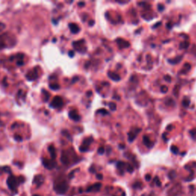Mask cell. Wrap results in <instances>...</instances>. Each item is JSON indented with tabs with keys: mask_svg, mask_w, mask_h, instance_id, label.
<instances>
[{
	"mask_svg": "<svg viewBox=\"0 0 196 196\" xmlns=\"http://www.w3.org/2000/svg\"><path fill=\"white\" fill-rule=\"evenodd\" d=\"M127 170L129 172H133V167L131 166V165H127Z\"/></svg>",
	"mask_w": 196,
	"mask_h": 196,
	"instance_id": "obj_22",
	"label": "cell"
},
{
	"mask_svg": "<svg viewBox=\"0 0 196 196\" xmlns=\"http://www.w3.org/2000/svg\"><path fill=\"white\" fill-rule=\"evenodd\" d=\"M84 4H85V3H84V2H79V3H78V5H79V6H84Z\"/></svg>",
	"mask_w": 196,
	"mask_h": 196,
	"instance_id": "obj_38",
	"label": "cell"
},
{
	"mask_svg": "<svg viewBox=\"0 0 196 196\" xmlns=\"http://www.w3.org/2000/svg\"><path fill=\"white\" fill-rule=\"evenodd\" d=\"M190 133L192 134V137H194V138L196 139V130H192V131H190Z\"/></svg>",
	"mask_w": 196,
	"mask_h": 196,
	"instance_id": "obj_26",
	"label": "cell"
},
{
	"mask_svg": "<svg viewBox=\"0 0 196 196\" xmlns=\"http://www.w3.org/2000/svg\"><path fill=\"white\" fill-rule=\"evenodd\" d=\"M164 79L167 81H171V77L169 76V75H166V76L164 77Z\"/></svg>",
	"mask_w": 196,
	"mask_h": 196,
	"instance_id": "obj_29",
	"label": "cell"
},
{
	"mask_svg": "<svg viewBox=\"0 0 196 196\" xmlns=\"http://www.w3.org/2000/svg\"><path fill=\"white\" fill-rule=\"evenodd\" d=\"M166 103L167 105H172V104H175L174 100H173L172 99H171V98H168L167 100L166 101Z\"/></svg>",
	"mask_w": 196,
	"mask_h": 196,
	"instance_id": "obj_21",
	"label": "cell"
},
{
	"mask_svg": "<svg viewBox=\"0 0 196 196\" xmlns=\"http://www.w3.org/2000/svg\"><path fill=\"white\" fill-rule=\"evenodd\" d=\"M109 107H110L111 110H116V109H117V104L115 103H110L109 104Z\"/></svg>",
	"mask_w": 196,
	"mask_h": 196,
	"instance_id": "obj_19",
	"label": "cell"
},
{
	"mask_svg": "<svg viewBox=\"0 0 196 196\" xmlns=\"http://www.w3.org/2000/svg\"><path fill=\"white\" fill-rule=\"evenodd\" d=\"M108 76H109V78H110L111 79L114 80V81H118L120 80V77L119 76V75H117V74L110 72V71H109L108 72Z\"/></svg>",
	"mask_w": 196,
	"mask_h": 196,
	"instance_id": "obj_10",
	"label": "cell"
},
{
	"mask_svg": "<svg viewBox=\"0 0 196 196\" xmlns=\"http://www.w3.org/2000/svg\"><path fill=\"white\" fill-rule=\"evenodd\" d=\"M3 172L9 173L11 175V169L9 166H4V167H0V175L2 174Z\"/></svg>",
	"mask_w": 196,
	"mask_h": 196,
	"instance_id": "obj_12",
	"label": "cell"
},
{
	"mask_svg": "<svg viewBox=\"0 0 196 196\" xmlns=\"http://www.w3.org/2000/svg\"><path fill=\"white\" fill-rule=\"evenodd\" d=\"M68 185L66 181H62V182H58L55 183L54 185V190L59 195H63L68 191Z\"/></svg>",
	"mask_w": 196,
	"mask_h": 196,
	"instance_id": "obj_2",
	"label": "cell"
},
{
	"mask_svg": "<svg viewBox=\"0 0 196 196\" xmlns=\"http://www.w3.org/2000/svg\"><path fill=\"white\" fill-rule=\"evenodd\" d=\"M97 177L98 179H103V176H102V175H100V174H98L97 176Z\"/></svg>",
	"mask_w": 196,
	"mask_h": 196,
	"instance_id": "obj_34",
	"label": "cell"
},
{
	"mask_svg": "<svg viewBox=\"0 0 196 196\" xmlns=\"http://www.w3.org/2000/svg\"><path fill=\"white\" fill-rule=\"evenodd\" d=\"M161 91L163 93H166L168 91V87L166 86H162L161 87Z\"/></svg>",
	"mask_w": 196,
	"mask_h": 196,
	"instance_id": "obj_24",
	"label": "cell"
},
{
	"mask_svg": "<svg viewBox=\"0 0 196 196\" xmlns=\"http://www.w3.org/2000/svg\"><path fill=\"white\" fill-rule=\"evenodd\" d=\"M68 55H69L70 57L72 58V57H74V52L73 51H70L68 52Z\"/></svg>",
	"mask_w": 196,
	"mask_h": 196,
	"instance_id": "obj_31",
	"label": "cell"
},
{
	"mask_svg": "<svg viewBox=\"0 0 196 196\" xmlns=\"http://www.w3.org/2000/svg\"><path fill=\"white\" fill-rule=\"evenodd\" d=\"M15 139H16L17 141H22V137H20V136H15Z\"/></svg>",
	"mask_w": 196,
	"mask_h": 196,
	"instance_id": "obj_33",
	"label": "cell"
},
{
	"mask_svg": "<svg viewBox=\"0 0 196 196\" xmlns=\"http://www.w3.org/2000/svg\"><path fill=\"white\" fill-rule=\"evenodd\" d=\"M33 196H40V195H33Z\"/></svg>",
	"mask_w": 196,
	"mask_h": 196,
	"instance_id": "obj_41",
	"label": "cell"
},
{
	"mask_svg": "<svg viewBox=\"0 0 196 196\" xmlns=\"http://www.w3.org/2000/svg\"><path fill=\"white\" fill-rule=\"evenodd\" d=\"M154 181H155V182H156V183L157 184V185H158V186H159L160 185H161V183H160V182H159V178H158V177H156V178H155Z\"/></svg>",
	"mask_w": 196,
	"mask_h": 196,
	"instance_id": "obj_28",
	"label": "cell"
},
{
	"mask_svg": "<svg viewBox=\"0 0 196 196\" xmlns=\"http://www.w3.org/2000/svg\"><path fill=\"white\" fill-rule=\"evenodd\" d=\"M78 77H75V78H74V79H73V81H72V83H74V82H75V81H78Z\"/></svg>",
	"mask_w": 196,
	"mask_h": 196,
	"instance_id": "obj_36",
	"label": "cell"
},
{
	"mask_svg": "<svg viewBox=\"0 0 196 196\" xmlns=\"http://www.w3.org/2000/svg\"><path fill=\"white\" fill-rule=\"evenodd\" d=\"M50 106L53 108H60L63 106V100L60 97H55L52 102L51 103Z\"/></svg>",
	"mask_w": 196,
	"mask_h": 196,
	"instance_id": "obj_3",
	"label": "cell"
},
{
	"mask_svg": "<svg viewBox=\"0 0 196 196\" xmlns=\"http://www.w3.org/2000/svg\"><path fill=\"white\" fill-rule=\"evenodd\" d=\"M104 153V148L103 146L100 147L99 149H98V153H100V154H103V153Z\"/></svg>",
	"mask_w": 196,
	"mask_h": 196,
	"instance_id": "obj_25",
	"label": "cell"
},
{
	"mask_svg": "<svg viewBox=\"0 0 196 196\" xmlns=\"http://www.w3.org/2000/svg\"><path fill=\"white\" fill-rule=\"evenodd\" d=\"M69 117L71 120H74V121H78L81 119L79 114H78L76 110H71L69 112Z\"/></svg>",
	"mask_w": 196,
	"mask_h": 196,
	"instance_id": "obj_7",
	"label": "cell"
},
{
	"mask_svg": "<svg viewBox=\"0 0 196 196\" xmlns=\"http://www.w3.org/2000/svg\"><path fill=\"white\" fill-rule=\"evenodd\" d=\"M181 59H182V57H177V58H175V59H169L168 61L170 64H176L178 63V62L180 61Z\"/></svg>",
	"mask_w": 196,
	"mask_h": 196,
	"instance_id": "obj_15",
	"label": "cell"
},
{
	"mask_svg": "<svg viewBox=\"0 0 196 196\" xmlns=\"http://www.w3.org/2000/svg\"><path fill=\"white\" fill-rule=\"evenodd\" d=\"M145 179H146V181H150V179H151V176H150L149 174H147L146 177H145Z\"/></svg>",
	"mask_w": 196,
	"mask_h": 196,
	"instance_id": "obj_30",
	"label": "cell"
},
{
	"mask_svg": "<svg viewBox=\"0 0 196 196\" xmlns=\"http://www.w3.org/2000/svg\"><path fill=\"white\" fill-rule=\"evenodd\" d=\"M48 151L50 153L51 157L52 159H55V157H56V153H55V149L54 148L53 146H51L50 147H48Z\"/></svg>",
	"mask_w": 196,
	"mask_h": 196,
	"instance_id": "obj_11",
	"label": "cell"
},
{
	"mask_svg": "<svg viewBox=\"0 0 196 196\" xmlns=\"http://www.w3.org/2000/svg\"><path fill=\"white\" fill-rule=\"evenodd\" d=\"M97 113H101L103 114H107V111L104 109H101V110H99V111H97Z\"/></svg>",
	"mask_w": 196,
	"mask_h": 196,
	"instance_id": "obj_27",
	"label": "cell"
},
{
	"mask_svg": "<svg viewBox=\"0 0 196 196\" xmlns=\"http://www.w3.org/2000/svg\"><path fill=\"white\" fill-rule=\"evenodd\" d=\"M120 146H121L120 148H122V149L124 148V145H120Z\"/></svg>",
	"mask_w": 196,
	"mask_h": 196,
	"instance_id": "obj_40",
	"label": "cell"
},
{
	"mask_svg": "<svg viewBox=\"0 0 196 196\" xmlns=\"http://www.w3.org/2000/svg\"><path fill=\"white\" fill-rule=\"evenodd\" d=\"M189 46V42H182V43H181L180 45H179V48H180L181 49H185V48H187Z\"/></svg>",
	"mask_w": 196,
	"mask_h": 196,
	"instance_id": "obj_17",
	"label": "cell"
},
{
	"mask_svg": "<svg viewBox=\"0 0 196 196\" xmlns=\"http://www.w3.org/2000/svg\"><path fill=\"white\" fill-rule=\"evenodd\" d=\"M44 180H45V178H44V176L42 175H37L34 178L33 184L35 185L37 187H39V186H41L43 184Z\"/></svg>",
	"mask_w": 196,
	"mask_h": 196,
	"instance_id": "obj_5",
	"label": "cell"
},
{
	"mask_svg": "<svg viewBox=\"0 0 196 196\" xmlns=\"http://www.w3.org/2000/svg\"><path fill=\"white\" fill-rule=\"evenodd\" d=\"M91 95H92V92H91V91H88L87 96H91Z\"/></svg>",
	"mask_w": 196,
	"mask_h": 196,
	"instance_id": "obj_37",
	"label": "cell"
},
{
	"mask_svg": "<svg viewBox=\"0 0 196 196\" xmlns=\"http://www.w3.org/2000/svg\"><path fill=\"white\" fill-rule=\"evenodd\" d=\"M124 166H125V163H124L123 162H119V163H117V168H118V169H121Z\"/></svg>",
	"mask_w": 196,
	"mask_h": 196,
	"instance_id": "obj_23",
	"label": "cell"
},
{
	"mask_svg": "<svg viewBox=\"0 0 196 196\" xmlns=\"http://www.w3.org/2000/svg\"><path fill=\"white\" fill-rule=\"evenodd\" d=\"M49 87H50L51 89L53 90V91H57V90H58L60 88V86L58 85V84H51Z\"/></svg>",
	"mask_w": 196,
	"mask_h": 196,
	"instance_id": "obj_16",
	"label": "cell"
},
{
	"mask_svg": "<svg viewBox=\"0 0 196 196\" xmlns=\"http://www.w3.org/2000/svg\"><path fill=\"white\" fill-rule=\"evenodd\" d=\"M42 164H43V166H45V168H47L48 169H52L53 168H55V166H56V163H55L53 159H42Z\"/></svg>",
	"mask_w": 196,
	"mask_h": 196,
	"instance_id": "obj_4",
	"label": "cell"
},
{
	"mask_svg": "<svg viewBox=\"0 0 196 196\" xmlns=\"http://www.w3.org/2000/svg\"><path fill=\"white\" fill-rule=\"evenodd\" d=\"M158 9H159V11H162L164 9V6H162V5H159V6H158Z\"/></svg>",
	"mask_w": 196,
	"mask_h": 196,
	"instance_id": "obj_32",
	"label": "cell"
},
{
	"mask_svg": "<svg viewBox=\"0 0 196 196\" xmlns=\"http://www.w3.org/2000/svg\"><path fill=\"white\" fill-rule=\"evenodd\" d=\"M69 28H70V29H71V32H72V33H74V34L78 33V32L80 31V28L78 27V26L76 24L71 23V24H69Z\"/></svg>",
	"mask_w": 196,
	"mask_h": 196,
	"instance_id": "obj_9",
	"label": "cell"
},
{
	"mask_svg": "<svg viewBox=\"0 0 196 196\" xmlns=\"http://www.w3.org/2000/svg\"><path fill=\"white\" fill-rule=\"evenodd\" d=\"M94 20H91V21H90V22H89V24H90V25H91V26L94 25Z\"/></svg>",
	"mask_w": 196,
	"mask_h": 196,
	"instance_id": "obj_35",
	"label": "cell"
},
{
	"mask_svg": "<svg viewBox=\"0 0 196 196\" xmlns=\"http://www.w3.org/2000/svg\"><path fill=\"white\" fill-rule=\"evenodd\" d=\"M143 143H144V144L146 145V146H150V140L149 138L147 136H143Z\"/></svg>",
	"mask_w": 196,
	"mask_h": 196,
	"instance_id": "obj_14",
	"label": "cell"
},
{
	"mask_svg": "<svg viewBox=\"0 0 196 196\" xmlns=\"http://www.w3.org/2000/svg\"><path fill=\"white\" fill-rule=\"evenodd\" d=\"M24 182V178L23 176L16 177L15 176L11 174L7 179V185L9 189L12 192H16L18 186L20 184Z\"/></svg>",
	"mask_w": 196,
	"mask_h": 196,
	"instance_id": "obj_1",
	"label": "cell"
},
{
	"mask_svg": "<svg viewBox=\"0 0 196 196\" xmlns=\"http://www.w3.org/2000/svg\"><path fill=\"white\" fill-rule=\"evenodd\" d=\"M182 104H183L184 107H188L190 104V100L189 98H185L182 100Z\"/></svg>",
	"mask_w": 196,
	"mask_h": 196,
	"instance_id": "obj_18",
	"label": "cell"
},
{
	"mask_svg": "<svg viewBox=\"0 0 196 196\" xmlns=\"http://www.w3.org/2000/svg\"><path fill=\"white\" fill-rule=\"evenodd\" d=\"M138 133H133V132H130V133H128V140L130 142H133L134 140V139L136 136V134Z\"/></svg>",
	"mask_w": 196,
	"mask_h": 196,
	"instance_id": "obj_13",
	"label": "cell"
},
{
	"mask_svg": "<svg viewBox=\"0 0 196 196\" xmlns=\"http://www.w3.org/2000/svg\"><path fill=\"white\" fill-rule=\"evenodd\" d=\"M171 151L173 153H175V154H177V153H179V149H178V147L172 146L171 147Z\"/></svg>",
	"mask_w": 196,
	"mask_h": 196,
	"instance_id": "obj_20",
	"label": "cell"
},
{
	"mask_svg": "<svg viewBox=\"0 0 196 196\" xmlns=\"http://www.w3.org/2000/svg\"><path fill=\"white\" fill-rule=\"evenodd\" d=\"M117 42L120 48H127V47L130 46V43H129L128 42H126L125 40H123V39H122V38H118L117 40Z\"/></svg>",
	"mask_w": 196,
	"mask_h": 196,
	"instance_id": "obj_8",
	"label": "cell"
},
{
	"mask_svg": "<svg viewBox=\"0 0 196 196\" xmlns=\"http://www.w3.org/2000/svg\"><path fill=\"white\" fill-rule=\"evenodd\" d=\"M172 125H169V127H167V130H171L170 128H172Z\"/></svg>",
	"mask_w": 196,
	"mask_h": 196,
	"instance_id": "obj_39",
	"label": "cell"
},
{
	"mask_svg": "<svg viewBox=\"0 0 196 196\" xmlns=\"http://www.w3.org/2000/svg\"><path fill=\"white\" fill-rule=\"evenodd\" d=\"M36 78H37L36 68H34L32 71H31L30 72L26 75V78H27L29 81H34V80H35Z\"/></svg>",
	"mask_w": 196,
	"mask_h": 196,
	"instance_id": "obj_6",
	"label": "cell"
}]
</instances>
